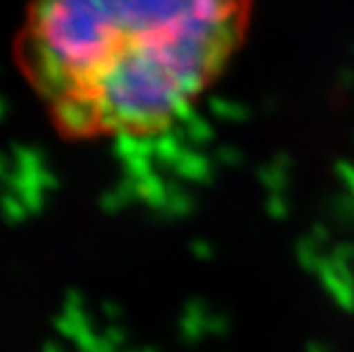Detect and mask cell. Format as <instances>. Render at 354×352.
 Instances as JSON below:
<instances>
[{
  "instance_id": "6da1fadb",
  "label": "cell",
  "mask_w": 354,
  "mask_h": 352,
  "mask_svg": "<svg viewBox=\"0 0 354 352\" xmlns=\"http://www.w3.org/2000/svg\"><path fill=\"white\" fill-rule=\"evenodd\" d=\"M254 0H30L17 64L69 140L149 138L243 46Z\"/></svg>"
}]
</instances>
